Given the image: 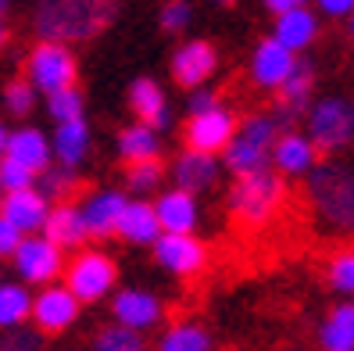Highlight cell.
<instances>
[{"mask_svg":"<svg viewBox=\"0 0 354 351\" xmlns=\"http://www.w3.org/2000/svg\"><path fill=\"white\" fill-rule=\"evenodd\" d=\"M129 111L136 115V122L151 126L154 133L165 129L172 122V108H169V97H165V87L151 75H140L129 82Z\"/></svg>","mask_w":354,"mask_h":351,"instance_id":"cell-20","label":"cell"},{"mask_svg":"<svg viewBox=\"0 0 354 351\" xmlns=\"http://www.w3.org/2000/svg\"><path fill=\"white\" fill-rule=\"evenodd\" d=\"M308 197L315 212L337 226V230H354V169L340 161H322L308 176Z\"/></svg>","mask_w":354,"mask_h":351,"instance_id":"cell-3","label":"cell"},{"mask_svg":"<svg viewBox=\"0 0 354 351\" xmlns=\"http://www.w3.org/2000/svg\"><path fill=\"white\" fill-rule=\"evenodd\" d=\"M4 158L18 161L22 169H29L36 179L44 176L50 165H54V151H50V136L39 129V126H18L8 133V151Z\"/></svg>","mask_w":354,"mask_h":351,"instance_id":"cell-18","label":"cell"},{"mask_svg":"<svg viewBox=\"0 0 354 351\" xmlns=\"http://www.w3.org/2000/svg\"><path fill=\"white\" fill-rule=\"evenodd\" d=\"M154 215L161 233H172V237H194L197 222H201V204L194 194H183V190H161L154 201Z\"/></svg>","mask_w":354,"mask_h":351,"instance_id":"cell-16","label":"cell"},{"mask_svg":"<svg viewBox=\"0 0 354 351\" xmlns=\"http://www.w3.org/2000/svg\"><path fill=\"white\" fill-rule=\"evenodd\" d=\"M315 165H319V151L308 140V133H297V129L279 133L276 151H272V172H279L283 179L286 176H311Z\"/></svg>","mask_w":354,"mask_h":351,"instance_id":"cell-21","label":"cell"},{"mask_svg":"<svg viewBox=\"0 0 354 351\" xmlns=\"http://www.w3.org/2000/svg\"><path fill=\"white\" fill-rule=\"evenodd\" d=\"M32 319V291L26 283H0V334L18 330Z\"/></svg>","mask_w":354,"mask_h":351,"instance_id":"cell-29","label":"cell"},{"mask_svg":"<svg viewBox=\"0 0 354 351\" xmlns=\"http://www.w3.org/2000/svg\"><path fill=\"white\" fill-rule=\"evenodd\" d=\"M47 215H50V201L36 187L32 190H18V194H4V204H0V219H4L8 226H15L22 237L44 233Z\"/></svg>","mask_w":354,"mask_h":351,"instance_id":"cell-17","label":"cell"},{"mask_svg":"<svg viewBox=\"0 0 354 351\" xmlns=\"http://www.w3.org/2000/svg\"><path fill=\"white\" fill-rule=\"evenodd\" d=\"M47 115L54 118V126H68V122H82L86 118V97L79 87L61 90L54 97H47Z\"/></svg>","mask_w":354,"mask_h":351,"instance_id":"cell-31","label":"cell"},{"mask_svg":"<svg viewBox=\"0 0 354 351\" xmlns=\"http://www.w3.org/2000/svg\"><path fill=\"white\" fill-rule=\"evenodd\" d=\"M0 100H4V111H8L11 118H29V115L36 111L39 93L29 87L26 75H22V79H11V82H8L4 93H0Z\"/></svg>","mask_w":354,"mask_h":351,"instance_id":"cell-34","label":"cell"},{"mask_svg":"<svg viewBox=\"0 0 354 351\" xmlns=\"http://www.w3.org/2000/svg\"><path fill=\"white\" fill-rule=\"evenodd\" d=\"M118 158L126 161V165H140V161H154L158 151H161V136L151 129V126H143V122H129L126 129L118 133Z\"/></svg>","mask_w":354,"mask_h":351,"instance_id":"cell-28","label":"cell"},{"mask_svg":"<svg viewBox=\"0 0 354 351\" xmlns=\"http://www.w3.org/2000/svg\"><path fill=\"white\" fill-rule=\"evenodd\" d=\"M326 276H329V287H333V291H340V294H354V251H340V255H333Z\"/></svg>","mask_w":354,"mask_h":351,"instance_id":"cell-36","label":"cell"},{"mask_svg":"<svg viewBox=\"0 0 354 351\" xmlns=\"http://www.w3.org/2000/svg\"><path fill=\"white\" fill-rule=\"evenodd\" d=\"M108 22H111V4H93V0H47L32 15L39 44H61V47L97 36Z\"/></svg>","mask_w":354,"mask_h":351,"instance_id":"cell-1","label":"cell"},{"mask_svg":"<svg viewBox=\"0 0 354 351\" xmlns=\"http://www.w3.org/2000/svg\"><path fill=\"white\" fill-rule=\"evenodd\" d=\"M75 183H79V176H75L72 169L50 165V169L36 179V190L44 194L50 204H65V201H72V194H75Z\"/></svg>","mask_w":354,"mask_h":351,"instance_id":"cell-32","label":"cell"},{"mask_svg":"<svg viewBox=\"0 0 354 351\" xmlns=\"http://www.w3.org/2000/svg\"><path fill=\"white\" fill-rule=\"evenodd\" d=\"M0 351H39V334L32 326H18L0 334Z\"/></svg>","mask_w":354,"mask_h":351,"instance_id":"cell-39","label":"cell"},{"mask_svg":"<svg viewBox=\"0 0 354 351\" xmlns=\"http://www.w3.org/2000/svg\"><path fill=\"white\" fill-rule=\"evenodd\" d=\"M8 126H4V122H0V158H4V151H8Z\"/></svg>","mask_w":354,"mask_h":351,"instance_id":"cell-45","label":"cell"},{"mask_svg":"<svg viewBox=\"0 0 354 351\" xmlns=\"http://www.w3.org/2000/svg\"><path fill=\"white\" fill-rule=\"evenodd\" d=\"M279 133L283 129H279L276 115H251V118L236 122V133L229 140V147L222 151V165L236 179L272 169V151H276Z\"/></svg>","mask_w":354,"mask_h":351,"instance_id":"cell-2","label":"cell"},{"mask_svg":"<svg viewBox=\"0 0 354 351\" xmlns=\"http://www.w3.org/2000/svg\"><path fill=\"white\" fill-rule=\"evenodd\" d=\"M154 351H215V337H212V330H207L204 323L179 319V323L161 330Z\"/></svg>","mask_w":354,"mask_h":351,"instance_id":"cell-26","label":"cell"},{"mask_svg":"<svg viewBox=\"0 0 354 351\" xmlns=\"http://www.w3.org/2000/svg\"><path fill=\"white\" fill-rule=\"evenodd\" d=\"M44 237L61 247V251H82L90 240V230L82 222V212H79V201H65V204H50V215H47V226H44Z\"/></svg>","mask_w":354,"mask_h":351,"instance_id":"cell-22","label":"cell"},{"mask_svg":"<svg viewBox=\"0 0 354 351\" xmlns=\"http://www.w3.org/2000/svg\"><path fill=\"white\" fill-rule=\"evenodd\" d=\"M75 75H79V65H75L72 47L36 44L26 54V82H29L36 93H44V97H54L61 90H72L75 87Z\"/></svg>","mask_w":354,"mask_h":351,"instance_id":"cell-6","label":"cell"},{"mask_svg":"<svg viewBox=\"0 0 354 351\" xmlns=\"http://www.w3.org/2000/svg\"><path fill=\"white\" fill-rule=\"evenodd\" d=\"M140 348H147L143 337L133 334V330H126V326H118V323L100 326L97 337H93V351H140Z\"/></svg>","mask_w":354,"mask_h":351,"instance_id":"cell-35","label":"cell"},{"mask_svg":"<svg viewBox=\"0 0 354 351\" xmlns=\"http://www.w3.org/2000/svg\"><path fill=\"white\" fill-rule=\"evenodd\" d=\"M115 233L126 240V244H133V247H154L158 237H161L154 204L151 201H140V197H129V204H126V212H122Z\"/></svg>","mask_w":354,"mask_h":351,"instance_id":"cell-24","label":"cell"},{"mask_svg":"<svg viewBox=\"0 0 354 351\" xmlns=\"http://www.w3.org/2000/svg\"><path fill=\"white\" fill-rule=\"evenodd\" d=\"M18 244H22V233L15 230V226H8L4 219H0V262L11 258L18 251Z\"/></svg>","mask_w":354,"mask_h":351,"instance_id":"cell-40","label":"cell"},{"mask_svg":"<svg viewBox=\"0 0 354 351\" xmlns=\"http://www.w3.org/2000/svg\"><path fill=\"white\" fill-rule=\"evenodd\" d=\"M32 187H36V176L29 169H22V165L11 161V158H0V190L18 194V190H32Z\"/></svg>","mask_w":354,"mask_h":351,"instance_id":"cell-37","label":"cell"},{"mask_svg":"<svg viewBox=\"0 0 354 351\" xmlns=\"http://www.w3.org/2000/svg\"><path fill=\"white\" fill-rule=\"evenodd\" d=\"M190 18H194V8L186 4V0H172V4H165L161 15H158V22L165 33H183L186 26H190Z\"/></svg>","mask_w":354,"mask_h":351,"instance_id":"cell-38","label":"cell"},{"mask_svg":"<svg viewBox=\"0 0 354 351\" xmlns=\"http://www.w3.org/2000/svg\"><path fill=\"white\" fill-rule=\"evenodd\" d=\"M294 69H297V54L286 51L272 36H265L251 54V79L261 90H279L283 82L294 75Z\"/></svg>","mask_w":354,"mask_h":351,"instance_id":"cell-15","label":"cell"},{"mask_svg":"<svg viewBox=\"0 0 354 351\" xmlns=\"http://www.w3.org/2000/svg\"><path fill=\"white\" fill-rule=\"evenodd\" d=\"M61 283L72 291V298L79 305H93L100 298H108L115 291L118 283V265L111 255L97 251V247H82V251H75L65 265V276H61Z\"/></svg>","mask_w":354,"mask_h":351,"instance_id":"cell-5","label":"cell"},{"mask_svg":"<svg viewBox=\"0 0 354 351\" xmlns=\"http://www.w3.org/2000/svg\"><path fill=\"white\" fill-rule=\"evenodd\" d=\"M165 316V305L154 291H143V287H126V291H118L115 301H111V319L118 326L133 330V334H147L154 330Z\"/></svg>","mask_w":354,"mask_h":351,"instance_id":"cell-13","label":"cell"},{"mask_svg":"<svg viewBox=\"0 0 354 351\" xmlns=\"http://www.w3.org/2000/svg\"><path fill=\"white\" fill-rule=\"evenodd\" d=\"M15 262V273H18V283H32V287H50V283H61L65 276V251L54 247L44 233L36 237H22L18 251L11 255Z\"/></svg>","mask_w":354,"mask_h":351,"instance_id":"cell-8","label":"cell"},{"mask_svg":"<svg viewBox=\"0 0 354 351\" xmlns=\"http://www.w3.org/2000/svg\"><path fill=\"white\" fill-rule=\"evenodd\" d=\"M151 251H154V262L161 265V269L169 276H179V280H194L207 269V247L197 233L194 237L161 233Z\"/></svg>","mask_w":354,"mask_h":351,"instance_id":"cell-11","label":"cell"},{"mask_svg":"<svg viewBox=\"0 0 354 351\" xmlns=\"http://www.w3.org/2000/svg\"><path fill=\"white\" fill-rule=\"evenodd\" d=\"M311 90H315V72H311V65H304V61H297L294 75H290L283 87H279V118H297L311 108Z\"/></svg>","mask_w":354,"mask_h":351,"instance_id":"cell-27","label":"cell"},{"mask_svg":"<svg viewBox=\"0 0 354 351\" xmlns=\"http://www.w3.org/2000/svg\"><path fill=\"white\" fill-rule=\"evenodd\" d=\"M126 183H129V190L140 201H147V194H154L165 183V165L158 158L154 161H140V165H126Z\"/></svg>","mask_w":354,"mask_h":351,"instance_id":"cell-33","label":"cell"},{"mask_svg":"<svg viewBox=\"0 0 354 351\" xmlns=\"http://www.w3.org/2000/svg\"><path fill=\"white\" fill-rule=\"evenodd\" d=\"M319 11H326L329 18H344V15L354 11V0H322Z\"/></svg>","mask_w":354,"mask_h":351,"instance_id":"cell-42","label":"cell"},{"mask_svg":"<svg viewBox=\"0 0 354 351\" xmlns=\"http://www.w3.org/2000/svg\"><path fill=\"white\" fill-rule=\"evenodd\" d=\"M0 283H4V280H0Z\"/></svg>","mask_w":354,"mask_h":351,"instance_id":"cell-49","label":"cell"},{"mask_svg":"<svg viewBox=\"0 0 354 351\" xmlns=\"http://www.w3.org/2000/svg\"><path fill=\"white\" fill-rule=\"evenodd\" d=\"M79 301L72 298V291L65 283H50V287H39L32 294V330L39 337H54V334H65V330L75 326L79 319Z\"/></svg>","mask_w":354,"mask_h":351,"instance_id":"cell-9","label":"cell"},{"mask_svg":"<svg viewBox=\"0 0 354 351\" xmlns=\"http://www.w3.org/2000/svg\"><path fill=\"white\" fill-rule=\"evenodd\" d=\"M90 147H93V129L90 122H68V126H54V136H50V151H54V165L61 169H79L82 161L90 158Z\"/></svg>","mask_w":354,"mask_h":351,"instance_id":"cell-23","label":"cell"},{"mask_svg":"<svg viewBox=\"0 0 354 351\" xmlns=\"http://www.w3.org/2000/svg\"><path fill=\"white\" fill-rule=\"evenodd\" d=\"M212 108H218V97L207 90V87L190 93V115H204V111H212Z\"/></svg>","mask_w":354,"mask_h":351,"instance_id":"cell-41","label":"cell"},{"mask_svg":"<svg viewBox=\"0 0 354 351\" xmlns=\"http://www.w3.org/2000/svg\"><path fill=\"white\" fill-rule=\"evenodd\" d=\"M322 351H354V305H337L319 326Z\"/></svg>","mask_w":354,"mask_h":351,"instance_id":"cell-30","label":"cell"},{"mask_svg":"<svg viewBox=\"0 0 354 351\" xmlns=\"http://www.w3.org/2000/svg\"><path fill=\"white\" fill-rule=\"evenodd\" d=\"M172 183H176V190L183 194H207V190H215V183L222 176V158H212V154H201V151H190V147H183L172 161V169H169Z\"/></svg>","mask_w":354,"mask_h":351,"instance_id":"cell-14","label":"cell"},{"mask_svg":"<svg viewBox=\"0 0 354 351\" xmlns=\"http://www.w3.org/2000/svg\"><path fill=\"white\" fill-rule=\"evenodd\" d=\"M283 194H286V183L279 172L265 169V172H254V176H243L233 183V190H229V212L240 226H265L279 212L283 204Z\"/></svg>","mask_w":354,"mask_h":351,"instance_id":"cell-4","label":"cell"},{"mask_svg":"<svg viewBox=\"0 0 354 351\" xmlns=\"http://www.w3.org/2000/svg\"><path fill=\"white\" fill-rule=\"evenodd\" d=\"M140 351H147V348H140Z\"/></svg>","mask_w":354,"mask_h":351,"instance_id":"cell-48","label":"cell"},{"mask_svg":"<svg viewBox=\"0 0 354 351\" xmlns=\"http://www.w3.org/2000/svg\"><path fill=\"white\" fill-rule=\"evenodd\" d=\"M218 72V51L207 39H186L172 54V79L186 90H204L207 79Z\"/></svg>","mask_w":354,"mask_h":351,"instance_id":"cell-12","label":"cell"},{"mask_svg":"<svg viewBox=\"0 0 354 351\" xmlns=\"http://www.w3.org/2000/svg\"><path fill=\"white\" fill-rule=\"evenodd\" d=\"M308 140L315 151H344L354 140V100L322 97L308 108Z\"/></svg>","mask_w":354,"mask_h":351,"instance_id":"cell-7","label":"cell"},{"mask_svg":"<svg viewBox=\"0 0 354 351\" xmlns=\"http://www.w3.org/2000/svg\"><path fill=\"white\" fill-rule=\"evenodd\" d=\"M351 36H354V18H351Z\"/></svg>","mask_w":354,"mask_h":351,"instance_id":"cell-46","label":"cell"},{"mask_svg":"<svg viewBox=\"0 0 354 351\" xmlns=\"http://www.w3.org/2000/svg\"><path fill=\"white\" fill-rule=\"evenodd\" d=\"M8 44V4H0V51Z\"/></svg>","mask_w":354,"mask_h":351,"instance_id":"cell-44","label":"cell"},{"mask_svg":"<svg viewBox=\"0 0 354 351\" xmlns=\"http://www.w3.org/2000/svg\"><path fill=\"white\" fill-rule=\"evenodd\" d=\"M315 36H319V18H315V11H308L304 4L294 8V11H286V15H279L276 29H272V39H279V44L286 51H294V54L315 44Z\"/></svg>","mask_w":354,"mask_h":351,"instance_id":"cell-25","label":"cell"},{"mask_svg":"<svg viewBox=\"0 0 354 351\" xmlns=\"http://www.w3.org/2000/svg\"><path fill=\"white\" fill-rule=\"evenodd\" d=\"M265 8H268V11H272V15L279 18V15H286V11H294V8H301V0H268Z\"/></svg>","mask_w":354,"mask_h":351,"instance_id":"cell-43","label":"cell"},{"mask_svg":"<svg viewBox=\"0 0 354 351\" xmlns=\"http://www.w3.org/2000/svg\"><path fill=\"white\" fill-rule=\"evenodd\" d=\"M126 204L129 197L122 194V190H111V187H104V190H93L79 201V212H82V222H86V230L90 237H115L118 230V219L122 212H126Z\"/></svg>","mask_w":354,"mask_h":351,"instance_id":"cell-19","label":"cell"},{"mask_svg":"<svg viewBox=\"0 0 354 351\" xmlns=\"http://www.w3.org/2000/svg\"><path fill=\"white\" fill-rule=\"evenodd\" d=\"M0 204H4V190H0Z\"/></svg>","mask_w":354,"mask_h":351,"instance_id":"cell-47","label":"cell"},{"mask_svg":"<svg viewBox=\"0 0 354 351\" xmlns=\"http://www.w3.org/2000/svg\"><path fill=\"white\" fill-rule=\"evenodd\" d=\"M236 133V118L229 108H212L204 115H190L183 126V140L190 151H201V154H212V158H222V151L229 147V140Z\"/></svg>","mask_w":354,"mask_h":351,"instance_id":"cell-10","label":"cell"}]
</instances>
